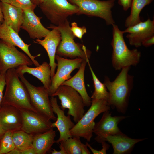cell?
<instances>
[{"label":"cell","mask_w":154,"mask_h":154,"mask_svg":"<svg viewBox=\"0 0 154 154\" xmlns=\"http://www.w3.org/2000/svg\"><path fill=\"white\" fill-rule=\"evenodd\" d=\"M130 68V66H127L122 68L112 81L105 76L104 83L109 93L108 105L123 113L127 110L133 85V77L128 73Z\"/></svg>","instance_id":"obj_1"},{"label":"cell","mask_w":154,"mask_h":154,"mask_svg":"<svg viewBox=\"0 0 154 154\" xmlns=\"http://www.w3.org/2000/svg\"><path fill=\"white\" fill-rule=\"evenodd\" d=\"M19 79L16 68L10 69L7 71L6 90L1 105L11 106L19 110L38 113L32 105L28 91Z\"/></svg>","instance_id":"obj_2"},{"label":"cell","mask_w":154,"mask_h":154,"mask_svg":"<svg viewBox=\"0 0 154 154\" xmlns=\"http://www.w3.org/2000/svg\"><path fill=\"white\" fill-rule=\"evenodd\" d=\"M112 26L111 44L112 48L111 59L113 67L117 70L126 67L136 66L140 60V52L137 49H129L124 40L123 31H121L116 24Z\"/></svg>","instance_id":"obj_3"},{"label":"cell","mask_w":154,"mask_h":154,"mask_svg":"<svg viewBox=\"0 0 154 154\" xmlns=\"http://www.w3.org/2000/svg\"><path fill=\"white\" fill-rule=\"evenodd\" d=\"M48 28L56 29L61 34V40L57 49L56 55L66 58H79L86 61L90 59L91 52L86 49L84 45L82 47L75 42L74 39L76 37L67 20L59 26L51 25Z\"/></svg>","instance_id":"obj_4"},{"label":"cell","mask_w":154,"mask_h":154,"mask_svg":"<svg viewBox=\"0 0 154 154\" xmlns=\"http://www.w3.org/2000/svg\"><path fill=\"white\" fill-rule=\"evenodd\" d=\"M90 107L80 119L70 130L72 137L83 138L90 142L95 124L94 120L100 114L109 110L108 102L102 100H91Z\"/></svg>","instance_id":"obj_5"},{"label":"cell","mask_w":154,"mask_h":154,"mask_svg":"<svg viewBox=\"0 0 154 154\" xmlns=\"http://www.w3.org/2000/svg\"><path fill=\"white\" fill-rule=\"evenodd\" d=\"M78 7L77 14H84L99 17L104 19L107 25L115 24L112 9L115 5V0H68Z\"/></svg>","instance_id":"obj_6"},{"label":"cell","mask_w":154,"mask_h":154,"mask_svg":"<svg viewBox=\"0 0 154 154\" xmlns=\"http://www.w3.org/2000/svg\"><path fill=\"white\" fill-rule=\"evenodd\" d=\"M51 96H58L61 101L60 108L68 109L67 115L73 117L77 123L84 114L85 106L83 98L75 89L68 86L61 85Z\"/></svg>","instance_id":"obj_7"},{"label":"cell","mask_w":154,"mask_h":154,"mask_svg":"<svg viewBox=\"0 0 154 154\" xmlns=\"http://www.w3.org/2000/svg\"><path fill=\"white\" fill-rule=\"evenodd\" d=\"M50 22L59 26L67 20L69 16L77 13L78 7L68 0H44L39 6Z\"/></svg>","instance_id":"obj_8"},{"label":"cell","mask_w":154,"mask_h":154,"mask_svg":"<svg viewBox=\"0 0 154 154\" xmlns=\"http://www.w3.org/2000/svg\"><path fill=\"white\" fill-rule=\"evenodd\" d=\"M18 75L28 91L33 106L39 113L51 120L56 121L57 118L52 110L48 89L43 86H35L26 79L24 74Z\"/></svg>","instance_id":"obj_9"},{"label":"cell","mask_w":154,"mask_h":154,"mask_svg":"<svg viewBox=\"0 0 154 154\" xmlns=\"http://www.w3.org/2000/svg\"><path fill=\"white\" fill-rule=\"evenodd\" d=\"M15 46L0 40V73L20 66H32L33 63L27 55L19 51Z\"/></svg>","instance_id":"obj_10"},{"label":"cell","mask_w":154,"mask_h":154,"mask_svg":"<svg viewBox=\"0 0 154 154\" xmlns=\"http://www.w3.org/2000/svg\"><path fill=\"white\" fill-rule=\"evenodd\" d=\"M55 59L57 61V70L51 79V85L48 89L49 96H51L60 86L72 77V72L79 69L84 60L79 58L67 59L57 55H56Z\"/></svg>","instance_id":"obj_11"},{"label":"cell","mask_w":154,"mask_h":154,"mask_svg":"<svg viewBox=\"0 0 154 154\" xmlns=\"http://www.w3.org/2000/svg\"><path fill=\"white\" fill-rule=\"evenodd\" d=\"M19 110L22 121L21 130L25 132L34 135L53 128L51 120L43 115L29 110Z\"/></svg>","instance_id":"obj_12"},{"label":"cell","mask_w":154,"mask_h":154,"mask_svg":"<svg viewBox=\"0 0 154 154\" xmlns=\"http://www.w3.org/2000/svg\"><path fill=\"white\" fill-rule=\"evenodd\" d=\"M128 117L122 116H112L109 110L104 112L101 119L95 123L93 129V133L96 135L95 140L101 143L106 141V138L108 136L122 133L118 125Z\"/></svg>","instance_id":"obj_13"},{"label":"cell","mask_w":154,"mask_h":154,"mask_svg":"<svg viewBox=\"0 0 154 154\" xmlns=\"http://www.w3.org/2000/svg\"><path fill=\"white\" fill-rule=\"evenodd\" d=\"M127 33L126 37L130 44L138 48L142 45L146 39L154 36V20L148 19L144 22L141 21L132 26L127 27L123 31Z\"/></svg>","instance_id":"obj_14"},{"label":"cell","mask_w":154,"mask_h":154,"mask_svg":"<svg viewBox=\"0 0 154 154\" xmlns=\"http://www.w3.org/2000/svg\"><path fill=\"white\" fill-rule=\"evenodd\" d=\"M50 101L53 111L57 115L56 121L52 123L53 128L56 127L60 133V137L55 143H59L62 141L66 140L72 137L70 131L75 124L72 121L70 116H66L64 111L58 105L56 97L51 96Z\"/></svg>","instance_id":"obj_15"},{"label":"cell","mask_w":154,"mask_h":154,"mask_svg":"<svg viewBox=\"0 0 154 154\" xmlns=\"http://www.w3.org/2000/svg\"><path fill=\"white\" fill-rule=\"evenodd\" d=\"M41 18L37 16L33 10H23L21 28L26 31L30 37L33 39H41L44 38L50 31L42 24L40 21Z\"/></svg>","instance_id":"obj_16"},{"label":"cell","mask_w":154,"mask_h":154,"mask_svg":"<svg viewBox=\"0 0 154 154\" xmlns=\"http://www.w3.org/2000/svg\"><path fill=\"white\" fill-rule=\"evenodd\" d=\"M0 40L18 47L30 58L35 66L40 65L35 58L40 56L41 54H39L35 56L32 55L29 50V47L31 44L25 43L19 36L18 34L4 21L0 24Z\"/></svg>","instance_id":"obj_17"},{"label":"cell","mask_w":154,"mask_h":154,"mask_svg":"<svg viewBox=\"0 0 154 154\" xmlns=\"http://www.w3.org/2000/svg\"><path fill=\"white\" fill-rule=\"evenodd\" d=\"M61 40L60 31L56 29L53 28L43 40L37 39L33 41L34 43L39 44L43 46L47 52L51 69V79L55 74L57 66V64L55 62V56L57 49Z\"/></svg>","instance_id":"obj_18"},{"label":"cell","mask_w":154,"mask_h":154,"mask_svg":"<svg viewBox=\"0 0 154 154\" xmlns=\"http://www.w3.org/2000/svg\"><path fill=\"white\" fill-rule=\"evenodd\" d=\"M22 121L20 110L11 106L1 105L0 126L12 132L21 129Z\"/></svg>","instance_id":"obj_19"},{"label":"cell","mask_w":154,"mask_h":154,"mask_svg":"<svg viewBox=\"0 0 154 154\" xmlns=\"http://www.w3.org/2000/svg\"><path fill=\"white\" fill-rule=\"evenodd\" d=\"M87 61L83 60L79 70L72 77L64 82L61 85L68 86L76 90L82 97L85 106H90L92 100L85 87L84 74Z\"/></svg>","instance_id":"obj_20"},{"label":"cell","mask_w":154,"mask_h":154,"mask_svg":"<svg viewBox=\"0 0 154 154\" xmlns=\"http://www.w3.org/2000/svg\"><path fill=\"white\" fill-rule=\"evenodd\" d=\"M146 139H135L130 138L122 133L107 136L106 141L112 145L114 154H124L130 153L135 145Z\"/></svg>","instance_id":"obj_21"},{"label":"cell","mask_w":154,"mask_h":154,"mask_svg":"<svg viewBox=\"0 0 154 154\" xmlns=\"http://www.w3.org/2000/svg\"><path fill=\"white\" fill-rule=\"evenodd\" d=\"M16 69L18 74H30L40 81L45 88L48 89L50 87L51 81V69L49 64L46 62H44L35 68L23 65Z\"/></svg>","instance_id":"obj_22"},{"label":"cell","mask_w":154,"mask_h":154,"mask_svg":"<svg viewBox=\"0 0 154 154\" xmlns=\"http://www.w3.org/2000/svg\"><path fill=\"white\" fill-rule=\"evenodd\" d=\"M4 21L18 34L23 22L22 9L9 4L0 2Z\"/></svg>","instance_id":"obj_23"},{"label":"cell","mask_w":154,"mask_h":154,"mask_svg":"<svg viewBox=\"0 0 154 154\" xmlns=\"http://www.w3.org/2000/svg\"><path fill=\"white\" fill-rule=\"evenodd\" d=\"M55 131L52 128L44 132L33 135V148L36 154H46L51 152L55 143Z\"/></svg>","instance_id":"obj_24"},{"label":"cell","mask_w":154,"mask_h":154,"mask_svg":"<svg viewBox=\"0 0 154 154\" xmlns=\"http://www.w3.org/2000/svg\"><path fill=\"white\" fill-rule=\"evenodd\" d=\"M59 143V146L64 149L66 154L91 153L86 145L81 142L79 137H72L61 141Z\"/></svg>","instance_id":"obj_25"},{"label":"cell","mask_w":154,"mask_h":154,"mask_svg":"<svg viewBox=\"0 0 154 154\" xmlns=\"http://www.w3.org/2000/svg\"><path fill=\"white\" fill-rule=\"evenodd\" d=\"M153 0H133L130 15L127 18L125 26L128 27L134 25L141 21L140 14L142 9L150 4Z\"/></svg>","instance_id":"obj_26"},{"label":"cell","mask_w":154,"mask_h":154,"mask_svg":"<svg viewBox=\"0 0 154 154\" xmlns=\"http://www.w3.org/2000/svg\"><path fill=\"white\" fill-rule=\"evenodd\" d=\"M33 135L20 129L13 132L12 139L15 148L20 151L33 147Z\"/></svg>","instance_id":"obj_27"},{"label":"cell","mask_w":154,"mask_h":154,"mask_svg":"<svg viewBox=\"0 0 154 154\" xmlns=\"http://www.w3.org/2000/svg\"><path fill=\"white\" fill-rule=\"evenodd\" d=\"M91 73L94 88V92L91 97V100H102L107 102L109 98V93L104 83H102L94 73L90 64L89 59L87 60Z\"/></svg>","instance_id":"obj_28"},{"label":"cell","mask_w":154,"mask_h":154,"mask_svg":"<svg viewBox=\"0 0 154 154\" xmlns=\"http://www.w3.org/2000/svg\"><path fill=\"white\" fill-rule=\"evenodd\" d=\"M12 131H7L5 132L0 141V154H7L15 148L12 139Z\"/></svg>","instance_id":"obj_29"},{"label":"cell","mask_w":154,"mask_h":154,"mask_svg":"<svg viewBox=\"0 0 154 154\" xmlns=\"http://www.w3.org/2000/svg\"><path fill=\"white\" fill-rule=\"evenodd\" d=\"M1 2L9 4L23 10L31 9L34 11L37 6L31 0H0Z\"/></svg>","instance_id":"obj_30"},{"label":"cell","mask_w":154,"mask_h":154,"mask_svg":"<svg viewBox=\"0 0 154 154\" xmlns=\"http://www.w3.org/2000/svg\"><path fill=\"white\" fill-rule=\"evenodd\" d=\"M71 29L74 35L78 38L81 39L83 35L87 32L86 28L85 26L78 27L77 23L73 22L71 23Z\"/></svg>","instance_id":"obj_31"},{"label":"cell","mask_w":154,"mask_h":154,"mask_svg":"<svg viewBox=\"0 0 154 154\" xmlns=\"http://www.w3.org/2000/svg\"><path fill=\"white\" fill-rule=\"evenodd\" d=\"M102 145V149L99 151H98L93 149L91 145L87 142L86 144L90 149L92 152L94 154H106V151L108 150L110 146L106 142L104 141L101 143Z\"/></svg>","instance_id":"obj_32"},{"label":"cell","mask_w":154,"mask_h":154,"mask_svg":"<svg viewBox=\"0 0 154 154\" xmlns=\"http://www.w3.org/2000/svg\"><path fill=\"white\" fill-rule=\"evenodd\" d=\"M5 74L0 73V108L3 97V91L6 85Z\"/></svg>","instance_id":"obj_33"},{"label":"cell","mask_w":154,"mask_h":154,"mask_svg":"<svg viewBox=\"0 0 154 154\" xmlns=\"http://www.w3.org/2000/svg\"><path fill=\"white\" fill-rule=\"evenodd\" d=\"M133 0H118V4L121 6L124 11H127L131 7Z\"/></svg>","instance_id":"obj_34"},{"label":"cell","mask_w":154,"mask_h":154,"mask_svg":"<svg viewBox=\"0 0 154 154\" xmlns=\"http://www.w3.org/2000/svg\"><path fill=\"white\" fill-rule=\"evenodd\" d=\"M154 44V36H152L145 40L142 43V45L145 47H148L153 45Z\"/></svg>","instance_id":"obj_35"},{"label":"cell","mask_w":154,"mask_h":154,"mask_svg":"<svg viewBox=\"0 0 154 154\" xmlns=\"http://www.w3.org/2000/svg\"><path fill=\"white\" fill-rule=\"evenodd\" d=\"M60 150L59 151L56 150L54 149H52V151H51V153L52 154H66L64 149L61 147L59 146Z\"/></svg>","instance_id":"obj_36"},{"label":"cell","mask_w":154,"mask_h":154,"mask_svg":"<svg viewBox=\"0 0 154 154\" xmlns=\"http://www.w3.org/2000/svg\"><path fill=\"white\" fill-rule=\"evenodd\" d=\"M21 154H36V153L32 147L21 151Z\"/></svg>","instance_id":"obj_37"},{"label":"cell","mask_w":154,"mask_h":154,"mask_svg":"<svg viewBox=\"0 0 154 154\" xmlns=\"http://www.w3.org/2000/svg\"><path fill=\"white\" fill-rule=\"evenodd\" d=\"M7 154H21V151L15 148L8 153Z\"/></svg>","instance_id":"obj_38"},{"label":"cell","mask_w":154,"mask_h":154,"mask_svg":"<svg viewBox=\"0 0 154 154\" xmlns=\"http://www.w3.org/2000/svg\"><path fill=\"white\" fill-rule=\"evenodd\" d=\"M44 0H31V2L36 6H39Z\"/></svg>","instance_id":"obj_39"},{"label":"cell","mask_w":154,"mask_h":154,"mask_svg":"<svg viewBox=\"0 0 154 154\" xmlns=\"http://www.w3.org/2000/svg\"><path fill=\"white\" fill-rule=\"evenodd\" d=\"M6 131L0 126V141L3 137Z\"/></svg>","instance_id":"obj_40"},{"label":"cell","mask_w":154,"mask_h":154,"mask_svg":"<svg viewBox=\"0 0 154 154\" xmlns=\"http://www.w3.org/2000/svg\"><path fill=\"white\" fill-rule=\"evenodd\" d=\"M4 21L3 18V16L2 13V11H1V8L0 5V23L1 22H2Z\"/></svg>","instance_id":"obj_41"}]
</instances>
